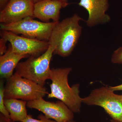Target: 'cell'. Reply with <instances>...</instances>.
<instances>
[{
	"label": "cell",
	"instance_id": "6da1fadb",
	"mask_svg": "<svg viewBox=\"0 0 122 122\" xmlns=\"http://www.w3.org/2000/svg\"><path fill=\"white\" fill-rule=\"evenodd\" d=\"M83 20L76 14L58 22L53 29L49 42L55 47L53 54L66 57L70 56L78 42L81 32L79 22Z\"/></svg>",
	"mask_w": 122,
	"mask_h": 122
},
{
	"label": "cell",
	"instance_id": "7a4b0ae2",
	"mask_svg": "<svg viewBox=\"0 0 122 122\" xmlns=\"http://www.w3.org/2000/svg\"><path fill=\"white\" fill-rule=\"evenodd\" d=\"M72 70L71 68L51 69V92L47 97L59 99L74 113H78L81 111L82 98L79 95V84H74L70 87L68 83V75Z\"/></svg>",
	"mask_w": 122,
	"mask_h": 122
},
{
	"label": "cell",
	"instance_id": "3957f363",
	"mask_svg": "<svg viewBox=\"0 0 122 122\" xmlns=\"http://www.w3.org/2000/svg\"><path fill=\"white\" fill-rule=\"evenodd\" d=\"M55 47L49 46L47 50L39 56H30L26 61L20 62L15 69L16 73L23 77L44 86L50 79V63Z\"/></svg>",
	"mask_w": 122,
	"mask_h": 122
},
{
	"label": "cell",
	"instance_id": "277c9868",
	"mask_svg": "<svg viewBox=\"0 0 122 122\" xmlns=\"http://www.w3.org/2000/svg\"><path fill=\"white\" fill-rule=\"evenodd\" d=\"M49 93L45 87L23 77L15 72L7 79L5 86V98H14L26 101L43 98Z\"/></svg>",
	"mask_w": 122,
	"mask_h": 122
},
{
	"label": "cell",
	"instance_id": "5b68a950",
	"mask_svg": "<svg viewBox=\"0 0 122 122\" xmlns=\"http://www.w3.org/2000/svg\"><path fill=\"white\" fill-rule=\"evenodd\" d=\"M114 92L110 87L102 86L93 90L89 96L82 98V102L102 107L112 119L122 122V94Z\"/></svg>",
	"mask_w": 122,
	"mask_h": 122
},
{
	"label": "cell",
	"instance_id": "8992f818",
	"mask_svg": "<svg viewBox=\"0 0 122 122\" xmlns=\"http://www.w3.org/2000/svg\"><path fill=\"white\" fill-rule=\"evenodd\" d=\"M32 17H28L11 24L1 23L0 29L21 34L25 37L48 41L53 29L58 21L41 22L33 20Z\"/></svg>",
	"mask_w": 122,
	"mask_h": 122
},
{
	"label": "cell",
	"instance_id": "52a82bcc",
	"mask_svg": "<svg viewBox=\"0 0 122 122\" xmlns=\"http://www.w3.org/2000/svg\"><path fill=\"white\" fill-rule=\"evenodd\" d=\"M1 38L10 42L14 52L19 55H28L37 57L48 50L49 42L20 36L14 33L2 30Z\"/></svg>",
	"mask_w": 122,
	"mask_h": 122
},
{
	"label": "cell",
	"instance_id": "ba28073f",
	"mask_svg": "<svg viewBox=\"0 0 122 122\" xmlns=\"http://www.w3.org/2000/svg\"><path fill=\"white\" fill-rule=\"evenodd\" d=\"M27 107L41 112L48 118L57 122L73 120L74 113L63 102H48L43 98L27 102Z\"/></svg>",
	"mask_w": 122,
	"mask_h": 122
},
{
	"label": "cell",
	"instance_id": "9c48e42d",
	"mask_svg": "<svg viewBox=\"0 0 122 122\" xmlns=\"http://www.w3.org/2000/svg\"><path fill=\"white\" fill-rule=\"evenodd\" d=\"M34 3L32 0H10L0 12V22L8 24L28 17H33Z\"/></svg>",
	"mask_w": 122,
	"mask_h": 122
},
{
	"label": "cell",
	"instance_id": "30bf717a",
	"mask_svg": "<svg viewBox=\"0 0 122 122\" xmlns=\"http://www.w3.org/2000/svg\"><path fill=\"white\" fill-rule=\"evenodd\" d=\"M78 5L88 12L89 17L86 22L89 27L111 20L110 16L106 14L109 8V0H80Z\"/></svg>",
	"mask_w": 122,
	"mask_h": 122
},
{
	"label": "cell",
	"instance_id": "8fae6325",
	"mask_svg": "<svg viewBox=\"0 0 122 122\" xmlns=\"http://www.w3.org/2000/svg\"><path fill=\"white\" fill-rule=\"evenodd\" d=\"M69 3L59 0H42L34 4L33 17L43 22L59 21L61 9L66 7Z\"/></svg>",
	"mask_w": 122,
	"mask_h": 122
},
{
	"label": "cell",
	"instance_id": "7c38bea8",
	"mask_svg": "<svg viewBox=\"0 0 122 122\" xmlns=\"http://www.w3.org/2000/svg\"><path fill=\"white\" fill-rule=\"evenodd\" d=\"M29 56L28 55L17 54L13 51L11 46H9L6 52L0 56V78L8 79L11 77L20 61Z\"/></svg>",
	"mask_w": 122,
	"mask_h": 122
},
{
	"label": "cell",
	"instance_id": "4fadbf2b",
	"mask_svg": "<svg viewBox=\"0 0 122 122\" xmlns=\"http://www.w3.org/2000/svg\"><path fill=\"white\" fill-rule=\"evenodd\" d=\"M5 105L13 122H22L26 118L27 114V102L14 98H5Z\"/></svg>",
	"mask_w": 122,
	"mask_h": 122
},
{
	"label": "cell",
	"instance_id": "5bb4252c",
	"mask_svg": "<svg viewBox=\"0 0 122 122\" xmlns=\"http://www.w3.org/2000/svg\"><path fill=\"white\" fill-rule=\"evenodd\" d=\"M5 86L2 81L0 82V112L7 118L11 119L9 113L4 103Z\"/></svg>",
	"mask_w": 122,
	"mask_h": 122
},
{
	"label": "cell",
	"instance_id": "9a60e30c",
	"mask_svg": "<svg viewBox=\"0 0 122 122\" xmlns=\"http://www.w3.org/2000/svg\"><path fill=\"white\" fill-rule=\"evenodd\" d=\"M38 119L33 118L32 116L28 114L25 119H24L22 122H57L54 120L48 119L43 114L39 115L38 116Z\"/></svg>",
	"mask_w": 122,
	"mask_h": 122
},
{
	"label": "cell",
	"instance_id": "2e32d148",
	"mask_svg": "<svg viewBox=\"0 0 122 122\" xmlns=\"http://www.w3.org/2000/svg\"><path fill=\"white\" fill-rule=\"evenodd\" d=\"M111 61L113 63L122 64V47H120L114 51Z\"/></svg>",
	"mask_w": 122,
	"mask_h": 122
},
{
	"label": "cell",
	"instance_id": "e0dca14e",
	"mask_svg": "<svg viewBox=\"0 0 122 122\" xmlns=\"http://www.w3.org/2000/svg\"><path fill=\"white\" fill-rule=\"evenodd\" d=\"M7 41L4 38H1L0 39V55H3L7 51L6 44Z\"/></svg>",
	"mask_w": 122,
	"mask_h": 122
},
{
	"label": "cell",
	"instance_id": "ac0fdd59",
	"mask_svg": "<svg viewBox=\"0 0 122 122\" xmlns=\"http://www.w3.org/2000/svg\"><path fill=\"white\" fill-rule=\"evenodd\" d=\"M10 0H0V11H2L7 4L9 2Z\"/></svg>",
	"mask_w": 122,
	"mask_h": 122
},
{
	"label": "cell",
	"instance_id": "d6986e66",
	"mask_svg": "<svg viewBox=\"0 0 122 122\" xmlns=\"http://www.w3.org/2000/svg\"><path fill=\"white\" fill-rule=\"evenodd\" d=\"M0 122H13L11 119L7 118L2 114H0Z\"/></svg>",
	"mask_w": 122,
	"mask_h": 122
},
{
	"label": "cell",
	"instance_id": "ffe728a7",
	"mask_svg": "<svg viewBox=\"0 0 122 122\" xmlns=\"http://www.w3.org/2000/svg\"><path fill=\"white\" fill-rule=\"evenodd\" d=\"M110 88L113 91H122V84L115 86H110Z\"/></svg>",
	"mask_w": 122,
	"mask_h": 122
},
{
	"label": "cell",
	"instance_id": "44dd1931",
	"mask_svg": "<svg viewBox=\"0 0 122 122\" xmlns=\"http://www.w3.org/2000/svg\"><path fill=\"white\" fill-rule=\"evenodd\" d=\"M41 0H32V1L34 3V4H35V3H36V2H39V1Z\"/></svg>",
	"mask_w": 122,
	"mask_h": 122
},
{
	"label": "cell",
	"instance_id": "7402d4cb",
	"mask_svg": "<svg viewBox=\"0 0 122 122\" xmlns=\"http://www.w3.org/2000/svg\"><path fill=\"white\" fill-rule=\"evenodd\" d=\"M111 122H119V121H117V120H114V119H112V120H111Z\"/></svg>",
	"mask_w": 122,
	"mask_h": 122
},
{
	"label": "cell",
	"instance_id": "603a6c76",
	"mask_svg": "<svg viewBox=\"0 0 122 122\" xmlns=\"http://www.w3.org/2000/svg\"><path fill=\"white\" fill-rule=\"evenodd\" d=\"M59 0L61 1H63V2L68 3L67 0Z\"/></svg>",
	"mask_w": 122,
	"mask_h": 122
},
{
	"label": "cell",
	"instance_id": "cb8c5ba5",
	"mask_svg": "<svg viewBox=\"0 0 122 122\" xmlns=\"http://www.w3.org/2000/svg\"><path fill=\"white\" fill-rule=\"evenodd\" d=\"M76 122L74 120H70V121H67V122Z\"/></svg>",
	"mask_w": 122,
	"mask_h": 122
}]
</instances>
